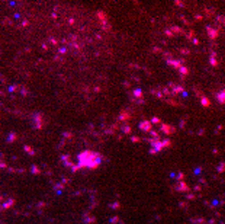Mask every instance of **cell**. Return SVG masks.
Listing matches in <instances>:
<instances>
[{
    "label": "cell",
    "mask_w": 225,
    "mask_h": 224,
    "mask_svg": "<svg viewBox=\"0 0 225 224\" xmlns=\"http://www.w3.org/2000/svg\"><path fill=\"white\" fill-rule=\"evenodd\" d=\"M211 63H212V65H218V64H216V60H215V57H212V60H211Z\"/></svg>",
    "instance_id": "3957f363"
},
{
    "label": "cell",
    "mask_w": 225,
    "mask_h": 224,
    "mask_svg": "<svg viewBox=\"0 0 225 224\" xmlns=\"http://www.w3.org/2000/svg\"><path fill=\"white\" fill-rule=\"evenodd\" d=\"M218 172L221 173V172H225V163H221L219 166H218Z\"/></svg>",
    "instance_id": "7a4b0ae2"
},
{
    "label": "cell",
    "mask_w": 225,
    "mask_h": 224,
    "mask_svg": "<svg viewBox=\"0 0 225 224\" xmlns=\"http://www.w3.org/2000/svg\"><path fill=\"white\" fill-rule=\"evenodd\" d=\"M216 97H218V100H219L221 103H225V90L219 92V93L216 95Z\"/></svg>",
    "instance_id": "6da1fadb"
}]
</instances>
